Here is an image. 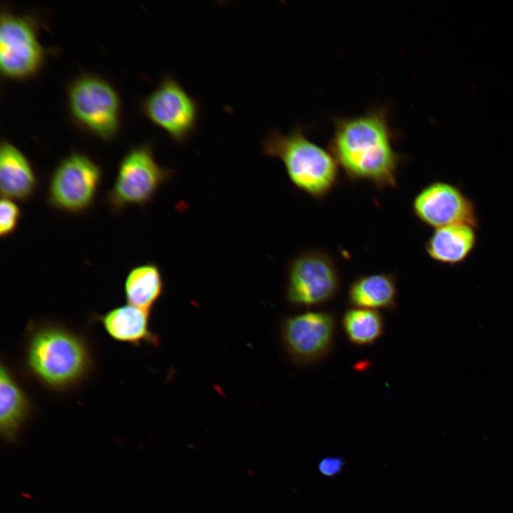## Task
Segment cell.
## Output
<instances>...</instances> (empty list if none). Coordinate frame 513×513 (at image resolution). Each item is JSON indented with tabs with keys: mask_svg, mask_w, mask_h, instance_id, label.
Here are the masks:
<instances>
[{
	"mask_svg": "<svg viewBox=\"0 0 513 513\" xmlns=\"http://www.w3.org/2000/svg\"><path fill=\"white\" fill-rule=\"evenodd\" d=\"M328 150L351 182L368 181L377 190L395 188L405 160L394 148L397 137L385 106L354 117H334Z\"/></svg>",
	"mask_w": 513,
	"mask_h": 513,
	"instance_id": "cell-1",
	"label": "cell"
},
{
	"mask_svg": "<svg viewBox=\"0 0 513 513\" xmlns=\"http://www.w3.org/2000/svg\"><path fill=\"white\" fill-rule=\"evenodd\" d=\"M24 357L28 373L53 391H67L78 386L93 367L86 338L52 322L29 324Z\"/></svg>",
	"mask_w": 513,
	"mask_h": 513,
	"instance_id": "cell-2",
	"label": "cell"
},
{
	"mask_svg": "<svg viewBox=\"0 0 513 513\" xmlns=\"http://www.w3.org/2000/svg\"><path fill=\"white\" fill-rule=\"evenodd\" d=\"M268 157L279 158L292 184L315 199H323L338 182L339 166L329 150L311 141L302 126L288 133L274 129L262 141Z\"/></svg>",
	"mask_w": 513,
	"mask_h": 513,
	"instance_id": "cell-3",
	"label": "cell"
},
{
	"mask_svg": "<svg viewBox=\"0 0 513 513\" xmlns=\"http://www.w3.org/2000/svg\"><path fill=\"white\" fill-rule=\"evenodd\" d=\"M175 172L160 166L147 143L135 145L121 158L105 202L110 211L119 214L130 205L144 206Z\"/></svg>",
	"mask_w": 513,
	"mask_h": 513,
	"instance_id": "cell-4",
	"label": "cell"
},
{
	"mask_svg": "<svg viewBox=\"0 0 513 513\" xmlns=\"http://www.w3.org/2000/svg\"><path fill=\"white\" fill-rule=\"evenodd\" d=\"M102 178V169L88 155L70 153L58 162L50 175L47 204L63 212L83 213L93 205Z\"/></svg>",
	"mask_w": 513,
	"mask_h": 513,
	"instance_id": "cell-5",
	"label": "cell"
},
{
	"mask_svg": "<svg viewBox=\"0 0 513 513\" xmlns=\"http://www.w3.org/2000/svg\"><path fill=\"white\" fill-rule=\"evenodd\" d=\"M68 100L73 118L86 130L106 140L117 133L120 99L106 81L93 75L77 78L68 87Z\"/></svg>",
	"mask_w": 513,
	"mask_h": 513,
	"instance_id": "cell-6",
	"label": "cell"
},
{
	"mask_svg": "<svg viewBox=\"0 0 513 513\" xmlns=\"http://www.w3.org/2000/svg\"><path fill=\"white\" fill-rule=\"evenodd\" d=\"M286 296L292 305L312 307L331 301L340 288L336 264L327 253L304 251L294 257L287 269Z\"/></svg>",
	"mask_w": 513,
	"mask_h": 513,
	"instance_id": "cell-7",
	"label": "cell"
},
{
	"mask_svg": "<svg viewBox=\"0 0 513 513\" xmlns=\"http://www.w3.org/2000/svg\"><path fill=\"white\" fill-rule=\"evenodd\" d=\"M147 119L164 130L176 143H182L197 125L200 107L172 76L164 77L142 102Z\"/></svg>",
	"mask_w": 513,
	"mask_h": 513,
	"instance_id": "cell-8",
	"label": "cell"
},
{
	"mask_svg": "<svg viewBox=\"0 0 513 513\" xmlns=\"http://www.w3.org/2000/svg\"><path fill=\"white\" fill-rule=\"evenodd\" d=\"M412 208L422 223L434 229L462 224L480 227L475 203L450 182L436 180L427 185L415 196Z\"/></svg>",
	"mask_w": 513,
	"mask_h": 513,
	"instance_id": "cell-9",
	"label": "cell"
},
{
	"mask_svg": "<svg viewBox=\"0 0 513 513\" xmlns=\"http://www.w3.org/2000/svg\"><path fill=\"white\" fill-rule=\"evenodd\" d=\"M43 59V50L28 16L2 11L0 17V68L12 78L34 74Z\"/></svg>",
	"mask_w": 513,
	"mask_h": 513,
	"instance_id": "cell-10",
	"label": "cell"
},
{
	"mask_svg": "<svg viewBox=\"0 0 513 513\" xmlns=\"http://www.w3.org/2000/svg\"><path fill=\"white\" fill-rule=\"evenodd\" d=\"M336 330L334 316L324 311H306L289 316L281 326L284 347L299 365L314 363L329 353Z\"/></svg>",
	"mask_w": 513,
	"mask_h": 513,
	"instance_id": "cell-11",
	"label": "cell"
},
{
	"mask_svg": "<svg viewBox=\"0 0 513 513\" xmlns=\"http://www.w3.org/2000/svg\"><path fill=\"white\" fill-rule=\"evenodd\" d=\"M38 177L27 157L11 142L0 145V190L1 197L25 202L35 194Z\"/></svg>",
	"mask_w": 513,
	"mask_h": 513,
	"instance_id": "cell-12",
	"label": "cell"
},
{
	"mask_svg": "<svg viewBox=\"0 0 513 513\" xmlns=\"http://www.w3.org/2000/svg\"><path fill=\"white\" fill-rule=\"evenodd\" d=\"M150 311L127 304L105 313L95 315L93 319L102 325L113 340L140 346L145 343L157 346L158 336L150 327Z\"/></svg>",
	"mask_w": 513,
	"mask_h": 513,
	"instance_id": "cell-13",
	"label": "cell"
},
{
	"mask_svg": "<svg viewBox=\"0 0 513 513\" xmlns=\"http://www.w3.org/2000/svg\"><path fill=\"white\" fill-rule=\"evenodd\" d=\"M476 228L469 224H453L435 229L425 244L433 261L450 266L465 262L477 244Z\"/></svg>",
	"mask_w": 513,
	"mask_h": 513,
	"instance_id": "cell-14",
	"label": "cell"
},
{
	"mask_svg": "<svg viewBox=\"0 0 513 513\" xmlns=\"http://www.w3.org/2000/svg\"><path fill=\"white\" fill-rule=\"evenodd\" d=\"M31 410L27 393L7 365L0 368V432L7 440H14Z\"/></svg>",
	"mask_w": 513,
	"mask_h": 513,
	"instance_id": "cell-15",
	"label": "cell"
},
{
	"mask_svg": "<svg viewBox=\"0 0 513 513\" xmlns=\"http://www.w3.org/2000/svg\"><path fill=\"white\" fill-rule=\"evenodd\" d=\"M348 302L354 308L394 310L397 307L395 275L376 273L357 277L348 288Z\"/></svg>",
	"mask_w": 513,
	"mask_h": 513,
	"instance_id": "cell-16",
	"label": "cell"
},
{
	"mask_svg": "<svg viewBox=\"0 0 513 513\" xmlns=\"http://www.w3.org/2000/svg\"><path fill=\"white\" fill-rule=\"evenodd\" d=\"M162 276L154 263L132 268L124 283L127 304L150 312L163 291Z\"/></svg>",
	"mask_w": 513,
	"mask_h": 513,
	"instance_id": "cell-17",
	"label": "cell"
},
{
	"mask_svg": "<svg viewBox=\"0 0 513 513\" xmlns=\"http://www.w3.org/2000/svg\"><path fill=\"white\" fill-rule=\"evenodd\" d=\"M342 326L349 341L358 346L375 343L385 331L384 319L378 311L354 307L344 312Z\"/></svg>",
	"mask_w": 513,
	"mask_h": 513,
	"instance_id": "cell-18",
	"label": "cell"
},
{
	"mask_svg": "<svg viewBox=\"0 0 513 513\" xmlns=\"http://www.w3.org/2000/svg\"><path fill=\"white\" fill-rule=\"evenodd\" d=\"M21 210L14 200L1 197L0 202V236L11 235L19 226Z\"/></svg>",
	"mask_w": 513,
	"mask_h": 513,
	"instance_id": "cell-19",
	"label": "cell"
},
{
	"mask_svg": "<svg viewBox=\"0 0 513 513\" xmlns=\"http://www.w3.org/2000/svg\"><path fill=\"white\" fill-rule=\"evenodd\" d=\"M345 460L341 457L328 456L318 462L319 472L326 477H334L342 472Z\"/></svg>",
	"mask_w": 513,
	"mask_h": 513,
	"instance_id": "cell-20",
	"label": "cell"
}]
</instances>
